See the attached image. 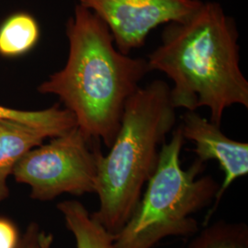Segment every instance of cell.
Here are the masks:
<instances>
[{
    "label": "cell",
    "mask_w": 248,
    "mask_h": 248,
    "mask_svg": "<svg viewBox=\"0 0 248 248\" xmlns=\"http://www.w3.org/2000/svg\"><path fill=\"white\" fill-rule=\"evenodd\" d=\"M239 33L234 19L217 2L207 1L186 18L169 22L160 45L146 57L150 71L173 82L175 108L210 109L221 126L227 108H248V81L240 67Z\"/></svg>",
    "instance_id": "1"
},
{
    "label": "cell",
    "mask_w": 248,
    "mask_h": 248,
    "mask_svg": "<svg viewBox=\"0 0 248 248\" xmlns=\"http://www.w3.org/2000/svg\"><path fill=\"white\" fill-rule=\"evenodd\" d=\"M66 37L69 53L64 66L38 91L57 96L84 136L109 148L127 101L151 72L146 58L118 50L108 27L79 4L66 23Z\"/></svg>",
    "instance_id": "2"
},
{
    "label": "cell",
    "mask_w": 248,
    "mask_h": 248,
    "mask_svg": "<svg viewBox=\"0 0 248 248\" xmlns=\"http://www.w3.org/2000/svg\"><path fill=\"white\" fill-rule=\"evenodd\" d=\"M176 110L165 81L140 87L125 105L109 152L98 153L99 208L92 215L112 234L128 222L156 169L161 145L176 124Z\"/></svg>",
    "instance_id": "3"
},
{
    "label": "cell",
    "mask_w": 248,
    "mask_h": 248,
    "mask_svg": "<svg viewBox=\"0 0 248 248\" xmlns=\"http://www.w3.org/2000/svg\"><path fill=\"white\" fill-rule=\"evenodd\" d=\"M185 139L180 126L162 143L153 176L132 216L115 234L116 248H154L168 237H191L200 231L196 213L213 203L220 184L212 176L198 177L204 164L181 166Z\"/></svg>",
    "instance_id": "4"
},
{
    "label": "cell",
    "mask_w": 248,
    "mask_h": 248,
    "mask_svg": "<svg viewBox=\"0 0 248 248\" xmlns=\"http://www.w3.org/2000/svg\"><path fill=\"white\" fill-rule=\"evenodd\" d=\"M99 142L87 139L76 126L27 152L11 176L30 186L31 198L40 202L95 193Z\"/></svg>",
    "instance_id": "5"
},
{
    "label": "cell",
    "mask_w": 248,
    "mask_h": 248,
    "mask_svg": "<svg viewBox=\"0 0 248 248\" xmlns=\"http://www.w3.org/2000/svg\"><path fill=\"white\" fill-rule=\"evenodd\" d=\"M108 27L118 50L125 54L142 47L160 25L186 18L202 0H78Z\"/></svg>",
    "instance_id": "6"
},
{
    "label": "cell",
    "mask_w": 248,
    "mask_h": 248,
    "mask_svg": "<svg viewBox=\"0 0 248 248\" xmlns=\"http://www.w3.org/2000/svg\"><path fill=\"white\" fill-rule=\"evenodd\" d=\"M180 128L185 140L194 142L193 152L197 160L205 164L216 161L224 178L215 196L213 206L205 217V225L217 209L225 191L240 177L248 174V143L229 138L222 133L221 126L213 124L196 111L186 110L181 117Z\"/></svg>",
    "instance_id": "7"
},
{
    "label": "cell",
    "mask_w": 248,
    "mask_h": 248,
    "mask_svg": "<svg viewBox=\"0 0 248 248\" xmlns=\"http://www.w3.org/2000/svg\"><path fill=\"white\" fill-rule=\"evenodd\" d=\"M46 138L45 133L35 128L0 119V202L9 197L8 179L19 159Z\"/></svg>",
    "instance_id": "8"
},
{
    "label": "cell",
    "mask_w": 248,
    "mask_h": 248,
    "mask_svg": "<svg viewBox=\"0 0 248 248\" xmlns=\"http://www.w3.org/2000/svg\"><path fill=\"white\" fill-rule=\"evenodd\" d=\"M57 209L77 248H116L115 234L107 230L79 201H63L57 204Z\"/></svg>",
    "instance_id": "9"
},
{
    "label": "cell",
    "mask_w": 248,
    "mask_h": 248,
    "mask_svg": "<svg viewBox=\"0 0 248 248\" xmlns=\"http://www.w3.org/2000/svg\"><path fill=\"white\" fill-rule=\"evenodd\" d=\"M0 119L26 124L53 138L77 126L75 117L65 108L55 104L42 110H19L0 105Z\"/></svg>",
    "instance_id": "10"
},
{
    "label": "cell",
    "mask_w": 248,
    "mask_h": 248,
    "mask_svg": "<svg viewBox=\"0 0 248 248\" xmlns=\"http://www.w3.org/2000/svg\"><path fill=\"white\" fill-rule=\"evenodd\" d=\"M40 27L31 15H11L0 26V55L18 57L29 53L38 43Z\"/></svg>",
    "instance_id": "11"
},
{
    "label": "cell",
    "mask_w": 248,
    "mask_h": 248,
    "mask_svg": "<svg viewBox=\"0 0 248 248\" xmlns=\"http://www.w3.org/2000/svg\"><path fill=\"white\" fill-rule=\"evenodd\" d=\"M186 248H248V225L219 220L199 231Z\"/></svg>",
    "instance_id": "12"
},
{
    "label": "cell",
    "mask_w": 248,
    "mask_h": 248,
    "mask_svg": "<svg viewBox=\"0 0 248 248\" xmlns=\"http://www.w3.org/2000/svg\"><path fill=\"white\" fill-rule=\"evenodd\" d=\"M53 235L43 229L39 223L31 222L20 237L18 248H52Z\"/></svg>",
    "instance_id": "13"
},
{
    "label": "cell",
    "mask_w": 248,
    "mask_h": 248,
    "mask_svg": "<svg viewBox=\"0 0 248 248\" xmlns=\"http://www.w3.org/2000/svg\"><path fill=\"white\" fill-rule=\"evenodd\" d=\"M19 241L17 226L9 219L0 217V248H18Z\"/></svg>",
    "instance_id": "14"
}]
</instances>
